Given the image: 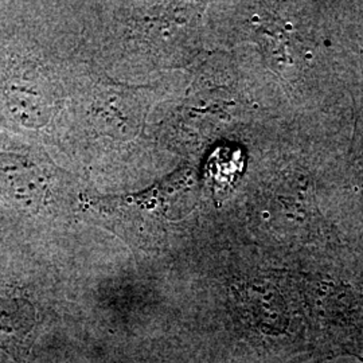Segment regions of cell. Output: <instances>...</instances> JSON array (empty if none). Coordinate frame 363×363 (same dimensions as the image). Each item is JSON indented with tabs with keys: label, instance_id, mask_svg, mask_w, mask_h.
<instances>
[{
	"label": "cell",
	"instance_id": "6da1fadb",
	"mask_svg": "<svg viewBox=\"0 0 363 363\" xmlns=\"http://www.w3.org/2000/svg\"><path fill=\"white\" fill-rule=\"evenodd\" d=\"M37 315L22 291L0 279V349L21 362L30 349Z\"/></svg>",
	"mask_w": 363,
	"mask_h": 363
},
{
	"label": "cell",
	"instance_id": "7a4b0ae2",
	"mask_svg": "<svg viewBox=\"0 0 363 363\" xmlns=\"http://www.w3.org/2000/svg\"><path fill=\"white\" fill-rule=\"evenodd\" d=\"M22 160L6 157L0 162V191L15 198V201H33L35 194L40 195V182L33 179V169H26Z\"/></svg>",
	"mask_w": 363,
	"mask_h": 363
}]
</instances>
